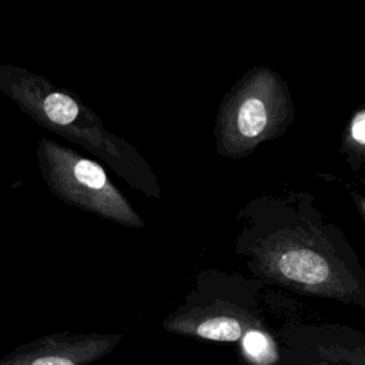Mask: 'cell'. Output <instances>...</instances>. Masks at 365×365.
Instances as JSON below:
<instances>
[{
	"label": "cell",
	"instance_id": "1",
	"mask_svg": "<svg viewBox=\"0 0 365 365\" xmlns=\"http://www.w3.org/2000/svg\"><path fill=\"white\" fill-rule=\"evenodd\" d=\"M237 254L257 279L308 294L361 302L365 275L342 231L307 192L262 195L240 212Z\"/></svg>",
	"mask_w": 365,
	"mask_h": 365
},
{
	"label": "cell",
	"instance_id": "2",
	"mask_svg": "<svg viewBox=\"0 0 365 365\" xmlns=\"http://www.w3.org/2000/svg\"><path fill=\"white\" fill-rule=\"evenodd\" d=\"M0 93L43 128L86 148L103 160L133 188L161 198L151 167L135 147L110 133L100 117L76 94L27 68L0 63Z\"/></svg>",
	"mask_w": 365,
	"mask_h": 365
},
{
	"label": "cell",
	"instance_id": "3",
	"mask_svg": "<svg viewBox=\"0 0 365 365\" xmlns=\"http://www.w3.org/2000/svg\"><path fill=\"white\" fill-rule=\"evenodd\" d=\"M294 117L288 83L274 68L255 66L222 97L214 125L217 154L244 158L259 144L281 137Z\"/></svg>",
	"mask_w": 365,
	"mask_h": 365
},
{
	"label": "cell",
	"instance_id": "4",
	"mask_svg": "<svg viewBox=\"0 0 365 365\" xmlns=\"http://www.w3.org/2000/svg\"><path fill=\"white\" fill-rule=\"evenodd\" d=\"M36 158L47 188L63 202L128 228H144L141 215L94 160L48 137L38 140Z\"/></svg>",
	"mask_w": 365,
	"mask_h": 365
},
{
	"label": "cell",
	"instance_id": "5",
	"mask_svg": "<svg viewBox=\"0 0 365 365\" xmlns=\"http://www.w3.org/2000/svg\"><path fill=\"white\" fill-rule=\"evenodd\" d=\"M84 344L66 335H50L20 345L0 358V365H78Z\"/></svg>",
	"mask_w": 365,
	"mask_h": 365
},
{
	"label": "cell",
	"instance_id": "6",
	"mask_svg": "<svg viewBox=\"0 0 365 365\" xmlns=\"http://www.w3.org/2000/svg\"><path fill=\"white\" fill-rule=\"evenodd\" d=\"M341 151L351 168L356 173L365 163V107L359 106L351 115L342 137Z\"/></svg>",
	"mask_w": 365,
	"mask_h": 365
},
{
	"label": "cell",
	"instance_id": "7",
	"mask_svg": "<svg viewBox=\"0 0 365 365\" xmlns=\"http://www.w3.org/2000/svg\"><path fill=\"white\" fill-rule=\"evenodd\" d=\"M195 334L212 341H237L242 336V322L237 317H220L200 321Z\"/></svg>",
	"mask_w": 365,
	"mask_h": 365
},
{
	"label": "cell",
	"instance_id": "8",
	"mask_svg": "<svg viewBox=\"0 0 365 365\" xmlns=\"http://www.w3.org/2000/svg\"><path fill=\"white\" fill-rule=\"evenodd\" d=\"M244 348L247 354L255 359H264L271 352L267 335L258 329H251L244 335Z\"/></svg>",
	"mask_w": 365,
	"mask_h": 365
}]
</instances>
